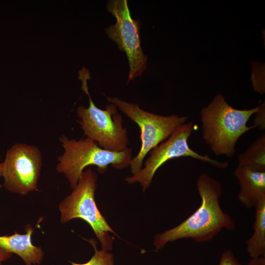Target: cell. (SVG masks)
<instances>
[{"label": "cell", "instance_id": "1", "mask_svg": "<svg viewBox=\"0 0 265 265\" xmlns=\"http://www.w3.org/2000/svg\"><path fill=\"white\" fill-rule=\"evenodd\" d=\"M196 186L201 198L200 206L178 226L155 236L154 244L157 250L168 242L183 238L206 242L212 240L222 229L231 231L235 228V221L220 206V183L203 173L197 179Z\"/></svg>", "mask_w": 265, "mask_h": 265}, {"label": "cell", "instance_id": "2", "mask_svg": "<svg viewBox=\"0 0 265 265\" xmlns=\"http://www.w3.org/2000/svg\"><path fill=\"white\" fill-rule=\"evenodd\" d=\"M260 107L237 109L228 104L221 94L215 96L200 112L203 137L212 152L216 155L233 157L240 137L255 128L254 125L247 126V123Z\"/></svg>", "mask_w": 265, "mask_h": 265}, {"label": "cell", "instance_id": "3", "mask_svg": "<svg viewBox=\"0 0 265 265\" xmlns=\"http://www.w3.org/2000/svg\"><path fill=\"white\" fill-rule=\"evenodd\" d=\"M60 141L64 152L58 159L56 169L65 175L72 188L77 186L83 169L88 166H96L100 173H104L109 165L118 169L129 166L132 159V148L110 151L101 148L88 137L69 139L62 135Z\"/></svg>", "mask_w": 265, "mask_h": 265}, {"label": "cell", "instance_id": "4", "mask_svg": "<svg viewBox=\"0 0 265 265\" xmlns=\"http://www.w3.org/2000/svg\"><path fill=\"white\" fill-rule=\"evenodd\" d=\"M97 180L96 173L91 169L83 172L72 193L59 204L60 221L65 223L75 218L84 220L93 229L101 242L102 249L108 251L111 249L113 242V238L109 236L108 232L117 235L102 215L95 203Z\"/></svg>", "mask_w": 265, "mask_h": 265}, {"label": "cell", "instance_id": "5", "mask_svg": "<svg viewBox=\"0 0 265 265\" xmlns=\"http://www.w3.org/2000/svg\"><path fill=\"white\" fill-rule=\"evenodd\" d=\"M106 99L135 122L140 130L141 147L138 154L132 158L130 165L133 175L142 169L146 156L188 119L186 116H162L146 111L137 104L127 102L117 97L107 96Z\"/></svg>", "mask_w": 265, "mask_h": 265}, {"label": "cell", "instance_id": "6", "mask_svg": "<svg viewBox=\"0 0 265 265\" xmlns=\"http://www.w3.org/2000/svg\"><path fill=\"white\" fill-rule=\"evenodd\" d=\"M81 89L87 95L89 105L87 108L78 107L77 114L80 119L77 121L86 137L106 150L121 152L128 148L127 130L123 127V117L118 113L117 106L110 103L105 109H101L92 100L87 85Z\"/></svg>", "mask_w": 265, "mask_h": 265}, {"label": "cell", "instance_id": "7", "mask_svg": "<svg viewBox=\"0 0 265 265\" xmlns=\"http://www.w3.org/2000/svg\"><path fill=\"white\" fill-rule=\"evenodd\" d=\"M192 122L179 127L165 140L152 149L145 162V166L137 173L127 177L129 184L139 182L145 190L149 187L158 169L167 161L180 157H190L221 169L228 167V163L212 159L208 155H202L191 149L188 139L195 129Z\"/></svg>", "mask_w": 265, "mask_h": 265}, {"label": "cell", "instance_id": "8", "mask_svg": "<svg viewBox=\"0 0 265 265\" xmlns=\"http://www.w3.org/2000/svg\"><path fill=\"white\" fill-rule=\"evenodd\" d=\"M107 9L115 18L116 22L108 26L105 31L120 50L126 54L129 82L141 76L147 68V56L143 52L140 39V23L131 17L126 0H109Z\"/></svg>", "mask_w": 265, "mask_h": 265}, {"label": "cell", "instance_id": "9", "mask_svg": "<svg viewBox=\"0 0 265 265\" xmlns=\"http://www.w3.org/2000/svg\"><path fill=\"white\" fill-rule=\"evenodd\" d=\"M42 160L38 147L24 143L13 145L1 163L5 188L21 195L38 190Z\"/></svg>", "mask_w": 265, "mask_h": 265}, {"label": "cell", "instance_id": "10", "mask_svg": "<svg viewBox=\"0 0 265 265\" xmlns=\"http://www.w3.org/2000/svg\"><path fill=\"white\" fill-rule=\"evenodd\" d=\"M234 175L240 187L238 199L246 209L255 207L265 199V171H254L238 166Z\"/></svg>", "mask_w": 265, "mask_h": 265}, {"label": "cell", "instance_id": "11", "mask_svg": "<svg viewBox=\"0 0 265 265\" xmlns=\"http://www.w3.org/2000/svg\"><path fill=\"white\" fill-rule=\"evenodd\" d=\"M26 233H15L11 235L0 236V248L20 257L26 265H37L41 264L44 252L42 249L34 245L31 240L33 231L31 226L26 227Z\"/></svg>", "mask_w": 265, "mask_h": 265}, {"label": "cell", "instance_id": "12", "mask_svg": "<svg viewBox=\"0 0 265 265\" xmlns=\"http://www.w3.org/2000/svg\"><path fill=\"white\" fill-rule=\"evenodd\" d=\"M255 208L254 233L246 241V251L251 258L265 256V199Z\"/></svg>", "mask_w": 265, "mask_h": 265}, {"label": "cell", "instance_id": "13", "mask_svg": "<svg viewBox=\"0 0 265 265\" xmlns=\"http://www.w3.org/2000/svg\"><path fill=\"white\" fill-rule=\"evenodd\" d=\"M238 167L265 171V134H262L238 156Z\"/></svg>", "mask_w": 265, "mask_h": 265}, {"label": "cell", "instance_id": "14", "mask_svg": "<svg viewBox=\"0 0 265 265\" xmlns=\"http://www.w3.org/2000/svg\"><path fill=\"white\" fill-rule=\"evenodd\" d=\"M88 241L92 244L95 250V253L86 263L77 264L71 262L72 265H114L113 256L112 254L104 250H98L96 247V242L93 239Z\"/></svg>", "mask_w": 265, "mask_h": 265}, {"label": "cell", "instance_id": "15", "mask_svg": "<svg viewBox=\"0 0 265 265\" xmlns=\"http://www.w3.org/2000/svg\"><path fill=\"white\" fill-rule=\"evenodd\" d=\"M260 108L254 114V126L260 130L265 129V102L260 106Z\"/></svg>", "mask_w": 265, "mask_h": 265}, {"label": "cell", "instance_id": "16", "mask_svg": "<svg viewBox=\"0 0 265 265\" xmlns=\"http://www.w3.org/2000/svg\"><path fill=\"white\" fill-rule=\"evenodd\" d=\"M218 265H243L239 263L232 251L227 250L221 254Z\"/></svg>", "mask_w": 265, "mask_h": 265}, {"label": "cell", "instance_id": "17", "mask_svg": "<svg viewBox=\"0 0 265 265\" xmlns=\"http://www.w3.org/2000/svg\"><path fill=\"white\" fill-rule=\"evenodd\" d=\"M247 265H265V257L251 258Z\"/></svg>", "mask_w": 265, "mask_h": 265}, {"label": "cell", "instance_id": "18", "mask_svg": "<svg viewBox=\"0 0 265 265\" xmlns=\"http://www.w3.org/2000/svg\"><path fill=\"white\" fill-rule=\"evenodd\" d=\"M12 254L0 248V262H3L8 259H9Z\"/></svg>", "mask_w": 265, "mask_h": 265}, {"label": "cell", "instance_id": "19", "mask_svg": "<svg viewBox=\"0 0 265 265\" xmlns=\"http://www.w3.org/2000/svg\"><path fill=\"white\" fill-rule=\"evenodd\" d=\"M1 176V163L0 162V177Z\"/></svg>", "mask_w": 265, "mask_h": 265}, {"label": "cell", "instance_id": "20", "mask_svg": "<svg viewBox=\"0 0 265 265\" xmlns=\"http://www.w3.org/2000/svg\"><path fill=\"white\" fill-rule=\"evenodd\" d=\"M0 265H3V264H2V262H0Z\"/></svg>", "mask_w": 265, "mask_h": 265}]
</instances>
